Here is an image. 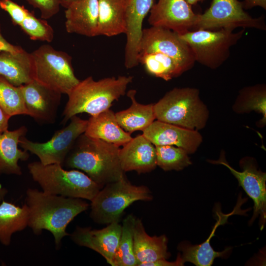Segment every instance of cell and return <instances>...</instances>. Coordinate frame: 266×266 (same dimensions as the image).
Masks as SVG:
<instances>
[{
	"instance_id": "4",
	"label": "cell",
	"mask_w": 266,
	"mask_h": 266,
	"mask_svg": "<svg viewBox=\"0 0 266 266\" xmlns=\"http://www.w3.org/2000/svg\"><path fill=\"white\" fill-rule=\"evenodd\" d=\"M63 167L58 164L44 165L39 161L28 165L32 178L46 194L92 201L102 188L84 172Z\"/></svg>"
},
{
	"instance_id": "29",
	"label": "cell",
	"mask_w": 266,
	"mask_h": 266,
	"mask_svg": "<svg viewBox=\"0 0 266 266\" xmlns=\"http://www.w3.org/2000/svg\"><path fill=\"white\" fill-rule=\"evenodd\" d=\"M136 218L128 215L121 225V233L112 266H135L137 265L133 249V229Z\"/></svg>"
},
{
	"instance_id": "7",
	"label": "cell",
	"mask_w": 266,
	"mask_h": 266,
	"mask_svg": "<svg viewBox=\"0 0 266 266\" xmlns=\"http://www.w3.org/2000/svg\"><path fill=\"white\" fill-rule=\"evenodd\" d=\"M33 79L61 94L68 95L79 83L71 63V57L48 44L31 53Z\"/></svg>"
},
{
	"instance_id": "30",
	"label": "cell",
	"mask_w": 266,
	"mask_h": 266,
	"mask_svg": "<svg viewBox=\"0 0 266 266\" xmlns=\"http://www.w3.org/2000/svg\"><path fill=\"white\" fill-rule=\"evenodd\" d=\"M0 108L10 117L15 115H27L20 86H16L0 76Z\"/></svg>"
},
{
	"instance_id": "14",
	"label": "cell",
	"mask_w": 266,
	"mask_h": 266,
	"mask_svg": "<svg viewBox=\"0 0 266 266\" xmlns=\"http://www.w3.org/2000/svg\"><path fill=\"white\" fill-rule=\"evenodd\" d=\"M28 115L40 123L55 121L61 102V95L36 81L20 86Z\"/></svg>"
},
{
	"instance_id": "23",
	"label": "cell",
	"mask_w": 266,
	"mask_h": 266,
	"mask_svg": "<svg viewBox=\"0 0 266 266\" xmlns=\"http://www.w3.org/2000/svg\"><path fill=\"white\" fill-rule=\"evenodd\" d=\"M0 76L16 86L34 80L31 53L25 50L18 53L0 51Z\"/></svg>"
},
{
	"instance_id": "15",
	"label": "cell",
	"mask_w": 266,
	"mask_h": 266,
	"mask_svg": "<svg viewBox=\"0 0 266 266\" xmlns=\"http://www.w3.org/2000/svg\"><path fill=\"white\" fill-rule=\"evenodd\" d=\"M142 134L155 146L172 145L194 153L200 145L202 137L197 130L154 121L142 132Z\"/></svg>"
},
{
	"instance_id": "17",
	"label": "cell",
	"mask_w": 266,
	"mask_h": 266,
	"mask_svg": "<svg viewBox=\"0 0 266 266\" xmlns=\"http://www.w3.org/2000/svg\"><path fill=\"white\" fill-rule=\"evenodd\" d=\"M119 158L125 172L135 171L138 174L149 172L157 166L155 146L142 134L137 135L120 148Z\"/></svg>"
},
{
	"instance_id": "2",
	"label": "cell",
	"mask_w": 266,
	"mask_h": 266,
	"mask_svg": "<svg viewBox=\"0 0 266 266\" xmlns=\"http://www.w3.org/2000/svg\"><path fill=\"white\" fill-rule=\"evenodd\" d=\"M120 147L84 133L75 141L63 166L80 170L102 188L125 175L119 161Z\"/></svg>"
},
{
	"instance_id": "1",
	"label": "cell",
	"mask_w": 266,
	"mask_h": 266,
	"mask_svg": "<svg viewBox=\"0 0 266 266\" xmlns=\"http://www.w3.org/2000/svg\"><path fill=\"white\" fill-rule=\"evenodd\" d=\"M25 204L29 210L28 227L36 235L43 230L51 233L57 249L63 238L70 235L66 231L68 225L89 207L83 199L46 194L33 188L27 190Z\"/></svg>"
},
{
	"instance_id": "8",
	"label": "cell",
	"mask_w": 266,
	"mask_h": 266,
	"mask_svg": "<svg viewBox=\"0 0 266 266\" xmlns=\"http://www.w3.org/2000/svg\"><path fill=\"white\" fill-rule=\"evenodd\" d=\"M196 30L179 34L191 49L195 61L210 69L222 66L229 58L230 49L241 38L245 29Z\"/></svg>"
},
{
	"instance_id": "5",
	"label": "cell",
	"mask_w": 266,
	"mask_h": 266,
	"mask_svg": "<svg viewBox=\"0 0 266 266\" xmlns=\"http://www.w3.org/2000/svg\"><path fill=\"white\" fill-rule=\"evenodd\" d=\"M156 119L184 128L203 129L209 112L197 88H174L154 104Z\"/></svg>"
},
{
	"instance_id": "38",
	"label": "cell",
	"mask_w": 266,
	"mask_h": 266,
	"mask_svg": "<svg viewBox=\"0 0 266 266\" xmlns=\"http://www.w3.org/2000/svg\"><path fill=\"white\" fill-rule=\"evenodd\" d=\"M10 118V117L0 108V133L8 129Z\"/></svg>"
},
{
	"instance_id": "28",
	"label": "cell",
	"mask_w": 266,
	"mask_h": 266,
	"mask_svg": "<svg viewBox=\"0 0 266 266\" xmlns=\"http://www.w3.org/2000/svg\"><path fill=\"white\" fill-rule=\"evenodd\" d=\"M138 63L143 66L148 74L166 81L184 72L173 59L161 53L139 54Z\"/></svg>"
},
{
	"instance_id": "24",
	"label": "cell",
	"mask_w": 266,
	"mask_h": 266,
	"mask_svg": "<svg viewBox=\"0 0 266 266\" xmlns=\"http://www.w3.org/2000/svg\"><path fill=\"white\" fill-rule=\"evenodd\" d=\"M136 92L135 90L129 91L127 96L132 101L131 106L115 113L119 126L130 134L138 131L143 132L156 119L154 104L139 103L135 98Z\"/></svg>"
},
{
	"instance_id": "40",
	"label": "cell",
	"mask_w": 266,
	"mask_h": 266,
	"mask_svg": "<svg viewBox=\"0 0 266 266\" xmlns=\"http://www.w3.org/2000/svg\"><path fill=\"white\" fill-rule=\"evenodd\" d=\"M78 0H61V5L66 8L72 3Z\"/></svg>"
},
{
	"instance_id": "16",
	"label": "cell",
	"mask_w": 266,
	"mask_h": 266,
	"mask_svg": "<svg viewBox=\"0 0 266 266\" xmlns=\"http://www.w3.org/2000/svg\"><path fill=\"white\" fill-rule=\"evenodd\" d=\"M121 229L119 222H113L100 230L77 227L69 235L76 244L98 253L111 266L118 246Z\"/></svg>"
},
{
	"instance_id": "12",
	"label": "cell",
	"mask_w": 266,
	"mask_h": 266,
	"mask_svg": "<svg viewBox=\"0 0 266 266\" xmlns=\"http://www.w3.org/2000/svg\"><path fill=\"white\" fill-rule=\"evenodd\" d=\"M208 161L213 164L226 166L237 179L239 185L254 201L253 215L250 220V224L260 216V226L262 230L266 221V173L258 169L254 159L251 157H245L240 161L242 171L233 168L226 161L223 153L219 160Z\"/></svg>"
},
{
	"instance_id": "26",
	"label": "cell",
	"mask_w": 266,
	"mask_h": 266,
	"mask_svg": "<svg viewBox=\"0 0 266 266\" xmlns=\"http://www.w3.org/2000/svg\"><path fill=\"white\" fill-rule=\"evenodd\" d=\"M237 114L249 113L255 111L262 114L263 118L258 126L262 127L266 123V86L264 84H256L241 89L232 106Z\"/></svg>"
},
{
	"instance_id": "19",
	"label": "cell",
	"mask_w": 266,
	"mask_h": 266,
	"mask_svg": "<svg viewBox=\"0 0 266 266\" xmlns=\"http://www.w3.org/2000/svg\"><path fill=\"white\" fill-rule=\"evenodd\" d=\"M167 238L165 235H149L141 220L135 219L133 229V249L137 266L169 258L170 255L167 251Z\"/></svg>"
},
{
	"instance_id": "22",
	"label": "cell",
	"mask_w": 266,
	"mask_h": 266,
	"mask_svg": "<svg viewBox=\"0 0 266 266\" xmlns=\"http://www.w3.org/2000/svg\"><path fill=\"white\" fill-rule=\"evenodd\" d=\"M129 0H99L97 36L126 33Z\"/></svg>"
},
{
	"instance_id": "33",
	"label": "cell",
	"mask_w": 266,
	"mask_h": 266,
	"mask_svg": "<svg viewBox=\"0 0 266 266\" xmlns=\"http://www.w3.org/2000/svg\"><path fill=\"white\" fill-rule=\"evenodd\" d=\"M0 8L6 12L14 25L20 26L29 11L12 0H0Z\"/></svg>"
},
{
	"instance_id": "3",
	"label": "cell",
	"mask_w": 266,
	"mask_h": 266,
	"mask_svg": "<svg viewBox=\"0 0 266 266\" xmlns=\"http://www.w3.org/2000/svg\"><path fill=\"white\" fill-rule=\"evenodd\" d=\"M133 78L123 75L96 81L89 76L80 81L67 95L68 99L63 113L62 123L66 124L78 114L86 113L94 116L110 109L115 100L125 95Z\"/></svg>"
},
{
	"instance_id": "13",
	"label": "cell",
	"mask_w": 266,
	"mask_h": 266,
	"mask_svg": "<svg viewBox=\"0 0 266 266\" xmlns=\"http://www.w3.org/2000/svg\"><path fill=\"white\" fill-rule=\"evenodd\" d=\"M149 13L148 22L151 26L166 28L179 34L194 30L198 14L185 0H158Z\"/></svg>"
},
{
	"instance_id": "37",
	"label": "cell",
	"mask_w": 266,
	"mask_h": 266,
	"mask_svg": "<svg viewBox=\"0 0 266 266\" xmlns=\"http://www.w3.org/2000/svg\"><path fill=\"white\" fill-rule=\"evenodd\" d=\"M242 2L244 9H250L259 6L266 10V0H244Z\"/></svg>"
},
{
	"instance_id": "34",
	"label": "cell",
	"mask_w": 266,
	"mask_h": 266,
	"mask_svg": "<svg viewBox=\"0 0 266 266\" xmlns=\"http://www.w3.org/2000/svg\"><path fill=\"white\" fill-rule=\"evenodd\" d=\"M33 7L40 12L43 19L51 18L57 14L60 10L61 0H26Z\"/></svg>"
},
{
	"instance_id": "27",
	"label": "cell",
	"mask_w": 266,
	"mask_h": 266,
	"mask_svg": "<svg viewBox=\"0 0 266 266\" xmlns=\"http://www.w3.org/2000/svg\"><path fill=\"white\" fill-rule=\"evenodd\" d=\"M223 221L221 219L216 222L209 236L204 242L198 245H192L188 241H184L179 244L177 248L182 253L181 257L184 263L188 262L197 266H210L215 258L225 256L229 248L222 252H216L210 243L216 228Z\"/></svg>"
},
{
	"instance_id": "32",
	"label": "cell",
	"mask_w": 266,
	"mask_h": 266,
	"mask_svg": "<svg viewBox=\"0 0 266 266\" xmlns=\"http://www.w3.org/2000/svg\"><path fill=\"white\" fill-rule=\"evenodd\" d=\"M19 27L32 40L50 42L54 38L52 27L45 19L36 18L33 12H29Z\"/></svg>"
},
{
	"instance_id": "35",
	"label": "cell",
	"mask_w": 266,
	"mask_h": 266,
	"mask_svg": "<svg viewBox=\"0 0 266 266\" xmlns=\"http://www.w3.org/2000/svg\"><path fill=\"white\" fill-rule=\"evenodd\" d=\"M181 254L179 253L176 260L174 262H168L166 260H160L153 262L143 264L141 266H183Z\"/></svg>"
},
{
	"instance_id": "39",
	"label": "cell",
	"mask_w": 266,
	"mask_h": 266,
	"mask_svg": "<svg viewBox=\"0 0 266 266\" xmlns=\"http://www.w3.org/2000/svg\"><path fill=\"white\" fill-rule=\"evenodd\" d=\"M7 193V190L0 185V202L4 200Z\"/></svg>"
},
{
	"instance_id": "21",
	"label": "cell",
	"mask_w": 266,
	"mask_h": 266,
	"mask_svg": "<svg viewBox=\"0 0 266 266\" xmlns=\"http://www.w3.org/2000/svg\"><path fill=\"white\" fill-rule=\"evenodd\" d=\"M84 134L118 147L124 145L133 138L119 126L115 113L110 109L91 116Z\"/></svg>"
},
{
	"instance_id": "25",
	"label": "cell",
	"mask_w": 266,
	"mask_h": 266,
	"mask_svg": "<svg viewBox=\"0 0 266 266\" xmlns=\"http://www.w3.org/2000/svg\"><path fill=\"white\" fill-rule=\"evenodd\" d=\"M29 210L25 203L22 206L2 200L0 203V242L10 244L12 235L28 227Z\"/></svg>"
},
{
	"instance_id": "31",
	"label": "cell",
	"mask_w": 266,
	"mask_h": 266,
	"mask_svg": "<svg viewBox=\"0 0 266 266\" xmlns=\"http://www.w3.org/2000/svg\"><path fill=\"white\" fill-rule=\"evenodd\" d=\"M157 166L165 171L181 170L192 164L184 149L172 145H156Z\"/></svg>"
},
{
	"instance_id": "11",
	"label": "cell",
	"mask_w": 266,
	"mask_h": 266,
	"mask_svg": "<svg viewBox=\"0 0 266 266\" xmlns=\"http://www.w3.org/2000/svg\"><path fill=\"white\" fill-rule=\"evenodd\" d=\"M159 52L173 59L185 72L196 62L193 52L177 33L161 27L143 29L139 54Z\"/></svg>"
},
{
	"instance_id": "36",
	"label": "cell",
	"mask_w": 266,
	"mask_h": 266,
	"mask_svg": "<svg viewBox=\"0 0 266 266\" xmlns=\"http://www.w3.org/2000/svg\"><path fill=\"white\" fill-rule=\"evenodd\" d=\"M24 49L19 46L11 44L2 36L0 26V51H8L12 53H18Z\"/></svg>"
},
{
	"instance_id": "10",
	"label": "cell",
	"mask_w": 266,
	"mask_h": 266,
	"mask_svg": "<svg viewBox=\"0 0 266 266\" xmlns=\"http://www.w3.org/2000/svg\"><path fill=\"white\" fill-rule=\"evenodd\" d=\"M70 120L67 126L57 131L47 141L34 142L23 136L20 139V146L24 150L36 155L43 165L58 164L63 166L75 141L85 133L88 124V120L76 115L72 117Z\"/></svg>"
},
{
	"instance_id": "20",
	"label": "cell",
	"mask_w": 266,
	"mask_h": 266,
	"mask_svg": "<svg viewBox=\"0 0 266 266\" xmlns=\"http://www.w3.org/2000/svg\"><path fill=\"white\" fill-rule=\"evenodd\" d=\"M27 131L22 126L13 131L6 130L0 133V176L2 174L21 175L22 171L19 161L29 158L28 152L18 148L20 139Z\"/></svg>"
},
{
	"instance_id": "41",
	"label": "cell",
	"mask_w": 266,
	"mask_h": 266,
	"mask_svg": "<svg viewBox=\"0 0 266 266\" xmlns=\"http://www.w3.org/2000/svg\"><path fill=\"white\" fill-rule=\"evenodd\" d=\"M187 3H188L189 4L192 5L194 4H195L197 3L199 1V0H185Z\"/></svg>"
},
{
	"instance_id": "42",
	"label": "cell",
	"mask_w": 266,
	"mask_h": 266,
	"mask_svg": "<svg viewBox=\"0 0 266 266\" xmlns=\"http://www.w3.org/2000/svg\"><path fill=\"white\" fill-rule=\"evenodd\" d=\"M200 0H199V1H200Z\"/></svg>"
},
{
	"instance_id": "18",
	"label": "cell",
	"mask_w": 266,
	"mask_h": 266,
	"mask_svg": "<svg viewBox=\"0 0 266 266\" xmlns=\"http://www.w3.org/2000/svg\"><path fill=\"white\" fill-rule=\"evenodd\" d=\"M66 9L67 33L87 37L97 36L99 0H78Z\"/></svg>"
},
{
	"instance_id": "9",
	"label": "cell",
	"mask_w": 266,
	"mask_h": 266,
	"mask_svg": "<svg viewBox=\"0 0 266 266\" xmlns=\"http://www.w3.org/2000/svg\"><path fill=\"white\" fill-rule=\"evenodd\" d=\"M253 28L265 31V18H254L245 11L242 1L238 0H212L210 7L202 14H198L194 30L233 31L235 28Z\"/></svg>"
},
{
	"instance_id": "6",
	"label": "cell",
	"mask_w": 266,
	"mask_h": 266,
	"mask_svg": "<svg viewBox=\"0 0 266 266\" xmlns=\"http://www.w3.org/2000/svg\"><path fill=\"white\" fill-rule=\"evenodd\" d=\"M152 199L151 192L147 187L133 185L125 175L116 181L105 185L100 190L91 201L90 216L98 224L119 222L124 211L133 202Z\"/></svg>"
}]
</instances>
